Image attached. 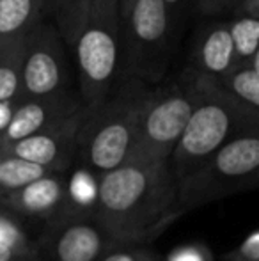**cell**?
Here are the masks:
<instances>
[{
  "instance_id": "obj_1",
  "label": "cell",
  "mask_w": 259,
  "mask_h": 261,
  "mask_svg": "<svg viewBox=\"0 0 259 261\" xmlns=\"http://www.w3.org/2000/svg\"><path fill=\"white\" fill-rule=\"evenodd\" d=\"M185 210L169 162L125 164L98 178L93 217L114 245H146Z\"/></svg>"
},
{
  "instance_id": "obj_2",
  "label": "cell",
  "mask_w": 259,
  "mask_h": 261,
  "mask_svg": "<svg viewBox=\"0 0 259 261\" xmlns=\"http://www.w3.org/2000/svg\"><path fill=\"white\" fill-rule=\"evenodd\" d=\"M259 139L242 137L224 144L206 164L178 183V203L187 212L256 185Z\"/></svg>"
},
{
  "instance_id": "obj_3",
  "label": "cell",
  "mask_w": 259,
  "mask_h": 261,
  "mask_svg": "<svg viewBox=\"0 0 259 261\" xmlns=\"http://www.w3.org/2000/svg\"><path fill=\"white\" fill-rule=\"evenodd\" d=\"M112 247L91 213L66 210L43 226L34 254L39 261H100Z\"/></svg>"
},
{
  "instance_id": "obj_4",
  "label": "cell",
  "mask_w": 259,
  "mask_h": 261,
  "mask_svg": "<svg viewBox=\"0 0 259 261\" xmlns=\"http://www.w3.org/2000/svg\"><path fill=\"white\" fill-rule=\"evenodd\" d=\"M229 126L231 121L227 112L220 107L206 105L192 110L190 119L178 141L172 165L169 164L176 181L190 176L224 146Z\"/></svg>"
},
{
  "instance_id": "obj_5",
  "label": "cell",
  "mask_w": 259,
  "mask_h": 261,
  "mask_svg": "<svg viewBox=\"0 0 259 261\" xmlns=\"http://www.w3.org/2000/svg\"><path fill=\"white\" fill-rule=\"evenodd\" d=\"M190 116V103L181 98H172L155 107L144 123V141L148 146H144L126 164L153 165L167 162V156L172 151V146L178 144Z\"/></svg>"
},
{
  "instance_id": "obj_6",
  "label": "cell",
  "mask_w": 259,
  "mask_h": 261,
  "mask_svg": "<svg viewBox=\"0 0 259 261\" xmlns=\"http://www.w3.org/2000/svg\"><path fill=\"white\" fill-rule=\"evenodd\" d=\"M0 204L23 220L50 222L68 210L66 179L61 172H48L16 192L0 197Z\"/></svg>"
},
{
  "instance_id": "obj_7",
  "label": "cell",
  "mask_w": 259,
  "mask_h": 261,
  "mask_svg": "<svg viewBox=\"0 0 259 261\" xmlns=\"http://www.w3.org/2000/svg\"><path fill=\"white\" fill-rule=\"evenodd\" d=\"M133 149V135L130 126L119 123H108L96 132L87 148V167L98 174H105L121 167L128 162Z\"/></svg>"
},
{
  "instance_id": "obj_8",
  "label": "cell",
  "mask_w": 259,
  "mask_h": 261,
  "mask_svg": "<svg viewBox=\"0 0 259 261\" xmlns=\"http://www.w3.org/2000/svg\"><path fill=\"white\" fill-rule=\"evenodd\" d=\"M78 57L83 71L93 80H105L114 69L116 46L108 34L89 31L78 46Z\"/></svg>"
},
{
  "instance_id": "obj_9",
  "label": "cell",
  "mask_w": 259,
  "mask_h": 261,
  "mask_svg": "<svg viewBox=\"0 0 259 261\" xmlns=\"http://www.w3.org/2000/svg\"><path fill=\"white\" fill-rule=\"evenodd\" d=\"M9 155L41 165L52 172H61V146L55 139L46 134H36L14 142Z\"/></svg>"
},
{
  "instance_id": "obj_10",
  "label": "cell",
  "mask_w": 259,
  "mask_h": 261,
  "mask_svg": "<svg viewBox=\"0 0 259 261\" xmlns=\"http://www.w3.org/2000/svg\"><path fill=\"white\" fill-rule=\"evenodd\" d=\"M48 169L27 162L23 158L6 155L0 158V197L27 187L28 183L46 176Z\"/></svg>"
},
{
  "instance_id": "obj_11",
  "label": "cell",
  "mask_w": 259,
  "mask_h": 261,
  "mask_svg": "<svg viewBox=\"0 0 259 261\" xmlns=\"http://www.w3.org/2000/svg\"><path fill=\"white\" fill-rule=\"evenodd\" d=\"M66 192H68L69 212L93 215L98 196V181L94 179L93 172L85 171V169L73 172L71 178L66 181Z\"/></svg>"
},
{
  "instance_id": "obj_12",
  "label": "cell",
  "mask_w": 259,
  "mask_h": 261,
  "mask_svg": "<svg viewBox=\"0 0 259 261\" xmlns=\"http://www.w3.org/2000/svg\"><path fill=\"white\" fill-rule=\"evenodd\" d=\"M133 25L142 39H158L165 31V2L163 0H138L133 13Z\"/></svg>"
},
{
  "instance_id": "obj_13",
  "label": "cell",
  "mask_w": 259,
  "mask_h": 261,
  "mask_svg": "<svg viewBox=\"0 0 259 261\" xmlns=\"http://www.w3.org/2000/svg\"><path fill=\"white\" fill-rule=\"evenodd\" d=\"M25 82L27 87L36 94L52 91L59 82V71L53 59L46 54H34L28 59L25 69Z\"/></svg>"
},
{
  "instance_id": "obj_14",
  "label": "cell",
  "mask_w": 259,
  "mask_h": 261,
  "mask_svg": "<svg viewBox=\"0 0 259 261\" xmlns=\"http://www.w3.org/2000/svg\"><path fill=\"white\" fill-rule=\"evenodd\" d=\"M46 114L45 109L41 105H25L18 110L16 114H13L9 121V126L6 128V137L9 141H21L25 137H31V135H36L41 126L45 124Z\"/></svg>"
},
{
  "instance_id": "obj_15",
  "label": "cell",
  "mask_w": 259,
  "mask_h": 261,
  "mask_svg": "<svg viewBox=\"0 0 259 261\" xmlns=\"http://www.w3.org/2000/svg\"><path fill=\"white\" fill-rule=\"evenodd\" d=\"M233 39L231 34L225 31H217L210 36L204 45V62L213 71H222L227 68L229 59L233 54Z\"/></svg>"
},
{
  "instance_id": "obj_16",
  "label": "cell",
  "mask_w": 259,
  "mask_h": 261,
  "mask_svg": "<svg viewBox=\"0 0 259 261\" xmlns=\"http://www.w3.org/2000/svg\"><path fill=\"white\" fill-rule=\"evenodd\" d=\"M31 0H0V32H11L25 21Z\"/></svg>"
},
{
  "instance_id": "obj_17",
  "label": "cell",
  "mask_w": 259,
  "mask_h": 261,
  "mask_svg": "<svg viewBox=\"0 0 259 261\" xmlns=\"http://www.w3.org/2000/svg\"><path fill=\"white\" fill-rule=\"evenodd\" d=\"M233 46L238 48L242 55H250L256 52L259 43V21L257 20H242L233 29Z\"/></svg>"
},
{
  "instance_id": "obj_18",
  "label": "cell",
  "mask_w": 259,
  "mask_h": 261,
  "mask_svg": "<svg viewBox=\"0 0 259 261\" xmlns=\"http://www.w3.org/2000/svg\"><path fill=\"white\" fill-rule=\"evenodd\" d=\"M100 261H162L146 245H114Z\"/></svg>"
},
{
  "instance_id": "obj_19",
  "label": "cell",
  "mask_w": 259,
  "mask_h": 261,
  "mask_svg": "<svg viewBox=\"0 0 259 261\" xmlns=\"http://www.w3.org/2000/svg\"><path fill=\"white\" fill-rule=\"evenodd\" d=\"M235 91L252 105H259V75L257 71H243L233 80Z\"/></svg>"
},
{
  "instance_id": "obj_20",
  "label": "cell",
  "mask_w": 259,
  "mask_h": 261,
  "mask_svg": "<svg viewBox=\"0 0 259 261\" xmlns=\"http://www.w3.org/2000/svg\"><path fill=\"white\" fill-rule=\"evenodd\" d=\"M167 261H211V254L204 245H183L174 249Z\"/></svg>"
},
{
  "instance_id": "obj_21",
  "label": "cell",
  "mask_w": 259,
  "mask_h": 261,
  "mask_svg": "<svg viewBox=\"0 0 259 261\" xmlns=\"http://www.w3.org/2000/svg\"><path fill=\"white\" fill-rule=\"evenodd\" d=\"M236 256L247 261H259V231L254 229L235 251Z\"/></svg>"
},
{
  "instance_id": "obj_22",
  "label": "cell",
  "mask_w": 259,
  "mask_h": 261,
  "mask_svg": "<svg viewBox=\"0 0 259 261\" xmlns=\"http://www.w3.org/2000/svg\"><path fill=\"white\" fill-rule=\"evenodd\" d=\"M16 91V75L11 69L0 68V101L9 100Z\"/></svg>"
},
{
  "instance_id": "obj_23",
  "label": "cell",
  "mask_w": 259,
  "mask_h": 261,
  "mask_svg": "<svg viewBox=\"0 0 259 261\" xmlns=\"http://www.w3.org/2000/svg\"><path fill=\"white\" fill-rule=\"evenodd\" d=\"M28 259H36V258H28L23 252L0 244V261H28Z\"/></svg>"
},
{
  "instance_id": "obj_24",
  "label": "cell",
  "mask_w": 259,
  "mask_h": 261,
  "mask_svg": "<svg viewBox=\"0 0 259 261\" xmlns=\"http://www.w3.org/2000/svg\"><path fill=\"white\" fill-rule=\"evenodd\" d=\"M13 117V112H11V107L6 103V101H0V132L6 130L9 126V121Z\"/></svg>"
},
{
  "instance_id": "obj_25",
  "label": "cell",
  "mask_w": 259,
  "mask_h": 261,
  "mask_svg": "<svg viewBox=\"0 0 259 261\" xmlns=\"http://www.w3.org/2000/svg\"><path fill=\"white\" fill-rule=\"evenodd\" d=\"M229 261H247V259H243V258H240V256H236L235 252H233L231 256H229Z\"/></svg>"
},
{
  "instance_id": "obj_26",
  "label": "cell",
  "mask_w": 259,
  "mask_h": 261,
  "mask_svg": "<svg viewBox=\"0 0 259 261\" xmlns=\"http://www.w3.org/2000/svg\"><path fill=\"white\" fill-rule=\"evenodd\" d=\"M163 2H165V0H163ZM169 2H176V0H169Z\"/></svg>"
},
{
  "instance_id": "obj_27",
  "label": "cell",
  "mask_w": 259,
  "mask_h": 261,
  "mask_svg": "<svg viewBox=\"0 0 259 261\" xmlns=\"http://www.w3.org/2000/svg\"><path fill=\"white\" fill-rule=\"evenodd\" d=\"M28 261H39V259H28Z\"/></svg>"
}]
</instances>
